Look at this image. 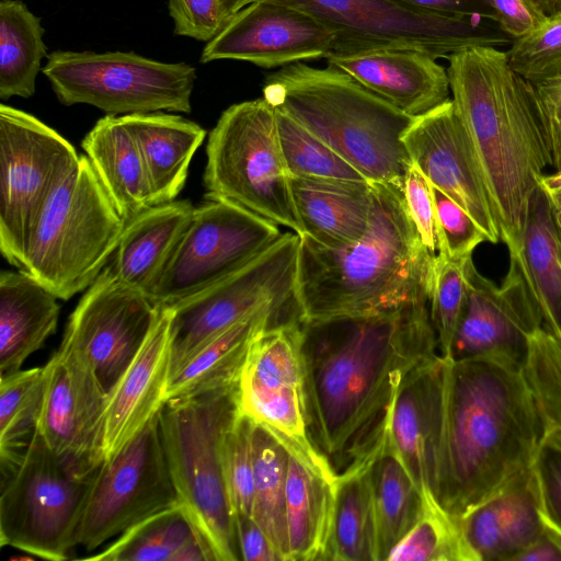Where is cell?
I'll return each mask as SVG.
<instances>
[{"mask_svg": "<svg viewBox=\"0 0 561 561\" xmlns=\"http://www.w3.org/2000/svg\"><path fill=\"white\" fill-rule=\"evenodd\" d=\"M300 323L308 436L337 477L376 454L405 375L440 355L430 300Z\"/></svg>", "mask_w": 561, "mask_h": 561, "instance_id": "cell-1", "label": "cell"}, {"mask_svg": "<svg viewBox=\"0 0 561 561\" xmlns=\"http://www.w3.org/2000/svg\"><path fill=\"white\" fill-rule=\"evenodd\" d=\"M546 434L520 363L442 357L432 493L451 516L529 471Z\"/></svg>", "mask_w": 561, "mask_h": 561, "instance_id": "cell-2", "label": "cell"}, {"mask_svg": "<svg viewBox=\"0 0 561 561\" xmlns=\"http://www.w3.org/2000/svg\"><path fill=\"white\" fill-rule=\"evenodd\" d=\"M447 60L451 100L485 185L500 239L510 254H517L531 196L551 165L528 83L511 68L506 51L496 47H471Z\"/></svg>", "mask_w": 561, "mask_h": 561, "instance_id": "cell-3", "label": "cell"}, {"mask_svg": "<svg viewBox=\"0 0 561 561\" xmlns=\"http://www.w3.org/2000/svg\"><path fill=\"white\" fill-rule=\"evenodd\" d=\"M373 184V209L355 243L299 236L294 299L302 322L381 313L430 300L435 261L408 213L403 188Z\"/></svg>", "mask_w": 561, "mask_h": 561, "instance_id": "cell-4", "label": "cell"}, {"mask_svg": "<svg viewBox=\"0 0 561 561\" xmlns=\"http://www.w3.org/2000/svg\"><path fill=\"white\" fill-rule=\"evenodd\" d=\"M263 98L336 151L369 182L403 188L412 164L402 136L414 122L335 68L301 62L268 75Z\"/></svg>", "mask_w": 561, "mask_h": 561, "instance_id": "cell-5", "label": "cell"}, {"mask_svg": "<svg viewBox=\"0 0 561 561\" xmlns=\"http://www.w3.org/2000/svg\"><path fill=\"white\" fill-rule=\"evenodd\" d=\"M239 411V382L167 400L159 411L165 456L181 503L216 561L241 560L222 463L224 437Z\"/></svg>", "mask_w": 561, "mask_h": 561, "instance_id": "cell-6", "label": "cell"}, {"mask_svg": "<svg viewBox=\"0 0 561 561\" xmlns=\"http://www.w3.org/2000/svg\"><path fill=\"white\" fill-rule=\"evenodd\" d=\"M125 226L89 159L80 156L45 203L21 270L67 300L96 279Z\"/></svg>", "mask_w": 561, "mask_h": 561, "instance_id": "cell-7", "label": "cell"}, {"mask_svg": "<svg viewBox=\"0 0 561 561\" xmlns=\"http://www.w3.org/2000/svg\"><path fill=\"white\" fill-rule=\"evenodd\" d=\"M0 543L61 561L77 533L94 472L65 463L36 431L20 454L0 459Z\"/></svg>", "mask_w": 561, "mask_h": 561, "instance_id": "cell-8", "label": "cell"}, {"mask_svg": "<svg viewBox=\"0 0 561 561\" xmlns=\"http://www.w3.org/2000/svg\"><path fill=\"white\" fill-rule=\"evenodd\" d=\"M206 153L207 195L302 233L279 145L276 110L264 98L224 111L208 136Z\"/></svg>", "mask_w": 561, "mask_h": 561, "instance_id": "cell-9", "label": "cell"}, {"mask_svg": "<svg viewBox=\"0 0 561 561\" xmlns=\"http://www.w3.org/2000/svg\"><path fill=\"white\" fill-rule=\"evenodd\" d=\"M313 15L334 36L331 54L413 49L434 58L512 44L496 22L417 11L396 0H274Z\"/></svg>", "mask_w": 561, "mask_h": 561, "instance_id": "cell-10", "label": "cell"}, {"mask_svg": "<svg viewBox=\"0 0 561 561\" xmlns=\"http://www.w3.org/2000/svg\"><path fill=\"white\" fill-rule=\"evenodd\" d=\"M43 73L64 105L89 104L107 114L191 112L196 70L135 53L56 50Z\"/></svg>", "mask_w": 561, "mask_h": 561, "instance_id": "cell-11", "label": "cell"}, {"mask_svg": "<svg viewBox=\"0 0 561 561\" xmlns=\"http://www.w3.org/2000/svg\"><path fill=\"white\" fill-rule=\"evenodd\" d=\"M79 159L42 121L0 105V251L19 270L45 203Z\"/></svg>", "mask_w": 561, "mask_h": 561, "instance_id": "cell-12", "label": "cell"}, {"mask_svg": "<svg viewBox=\"0 0 561 561\" xmlns=\"http://www.w3.org/2000/svg\"><path fill=\"white\" fill-rule=\"evenodd\" d=\"M299 234L286 232L242 267L172 306L171 375L229 327L267 306L295 302ZM170 375V377H171Z\"/></svg>", "mask_w": 561, "mask_h": 561, "instance_id": "cell-13", "label": "cell"}, {"mask_svg": "<svg viewBox=\"0 0 561 561\" xmlns=\"http://www.w3.org/2000/svg\"><path fill=\"white\" fill-rule=\"evenodd\" d=\"M280 236L273 221L206 194L148 297L159 306L186 299L242 267Z\"/></svg>", "mask_w": 561, "mask_h": 561, "instance_id": "cell-14", "label": "cell"}, {"mask_svg": "<svg viewBox=\"0 0 561 561\" xmlns=\"http://www.w3.org/2000/svg\"><path fill=\"white\" fill-rule=\"evenodd\" d=\"M180 503L158 412L95 470L77 533V546L94 550L147 517Z\"/></svg>", "mask_w": 561, "mask_h": 561, "instance_id": "cell-15", "label": "cell"}, {"mask_svg": "<svg viewBox=\"0 0 561 561\" xmlns=\"http://www.w3.org/2000/svg\"><path fill=\"white\" fill-rule=\"evenodd\" d=\"M161 306L122 284L106 265L69 317L62 343L91 366L108 390L152 329Z\"/></svg>", "mask_w": 561, "mask_h": 561, "instance_id": "cell-16", "label": "cell"}, {"mask_svg": "<svg viewBox=\"0 0 561 561\" xmlns=\"http://www.w3.org/2000/svg\"><path fill=\"white\" fill-rule=\"evenodd\" d=\"M44 368L36 431L65 463L90 474L103 461L107 391L85 359L66 343L61 342Z\"/></svg>", "mask_w": 561, "mask_h": 561, "instance_id": "cell-17", "label": "cell"}, {"mask_svg": "<svg viewBox=\"0 0 561 561\" xmlns=\"http://www.w3.org/2000/svg\"><path fill=\"white\" fill-rule=\"evenodd\" d=\"M463 268L467 298L449 357L503 356L523 365L528 335L543 321L517 257L510 254L500 286L476 268L472 256Z\"/></svg>", "mask_w": 561, "mask_h": 561, "instance_id": "cell-18", "label": "cell"}, {"mask_svg": "<svg viewBox=\"0 0 561 561\" xmlns=\"http://www.w3.org/2000/svg\"><path fill=\"white\" fill-rule=\"evenodd\" d=\"M333 44L332 32L310 13L279 1L254 0L207 42L201 61L234 59L270 69L327 58Z\"/></svg>", "mask_w": 561, "mask_h": 561, "instance_id": "cell-19", "label": "cell"}, {"mask_svg": "<svg viewBox=\"0 0 561 561\" xmlns=\"http://www.w3.org/2000/svg\"><path fill=\"white\" fill-rule=\"evenodd\" d=\"M402 142L430 184L461 206L489 242L497 243L501 239L494 211L453 100L415 117Z\"/></svg>", "mask_w": 561, "mask_h": 561, "instance_id": "cell-20", "label": "cell"}, {"mask_svg": "<svg viewBox=\"0 0 561 561\" xmlns=\"http://www.w3.org/2000/svg\"><path fill=\"white\" fill-rule=\"evenodd\" d=\"M171 307L161 306L145 342L107 392L103 420V461L133 439L165 402L171 375Z\"/></svg>", "mask_w": 561, "mask_h": 561, "instance_id": "cell-21", "label": "cell"}, {"mask_svg": "<svg viewBox=\"0 0 561 561\" xmlns=\"http://www.w3.org/2000/svg\"><path fill=\"white\" fill-rule=\"evenodd\" d=\"M328 67L341 70L403 113L419 117L451 98L447 68L413 49L330 54Z\"/></svg>", "mask_w": 561, "mask_h": 561, "instance_id": "cell-22", "label": "cell"}, {"mask_svg": "<svg viewBox=\"0 0 561 561\" xmlns=\"http://www.w3.org/2000/svg\"><path fill=\"white\" fill-rule=\"evenodd\" d=\"M457 519L471 561H514L546 528L531 468Z\"/></svg>", "mask_w": 561, "mask_h": 561, "instance_id": "cell-23", "label": "cell"}, {"mask_svg": "<svg viewBox=\"0 0 561 561\" xmlns=\"http://www.w3.org/2000/svg\"><path fill=\"white\" fill-rule=\"evenodd\" d=\"M277 438L288 451L286 510L289 561L328 560L337 477L321 455L307 454L290 442Z\"/></svg>", "mask_w": 561, "mask_h": 561, "instance_id": "cell-24", "label": "cell"}, {"mask_svg": "<svg viewBox=\"0 0 561 561\" xmlns=\"http://www.w3.org/2000/svg\"><path fill=\"white\" fill-rule=\"evenodd\" d=\"M440 364L438 355L405 375L388 430L391 445L421 491L432 492L434 484Z\"/></svg>", "mask_w": 561, "mask_h": 561, "instance_id": "cell-25", "label": "cell"}, {"mask_svg": "<svg viewBox=\"0 0 561 561\" xmlns=\"http://www.w3.org/2000/svg\"><path fill=\"white\" fill-rule=\"evenodd\" d=\"M290 185L301 234L328 248L355 243L365 234L371 182L291 178Z\"/></svg>", "mask_w": 561, "mask_h": 561, "instance_id": "cell-26", "label": "cell"}, {"mask_svg": "<svg viewBox=\"0 0 561 561\" xmlns=\"http://www.w3.org/2000/svg\"><path fill=\"white\" fill-rule=\"evenodd\" d=\"M190 201L153 205L126 222L110 264L125 286L149 295L190 222Z\"/></svg>", "mask_w": 561, "mask_h": 561, "instance_id": "cell-27", "label": "cell"}, {"mask_svg": "<svg viewBox=\"0 0 561 561\" xmlns=\"http://www.w3.org/2000/svg\"><path fill=\"white\" fill-rule=\"evenodd\" d=\"M57 299L22 270L1 272L0 376L20 370L55 333L60 311Z\"/></svg>", "mask_w": 561, "mask_h": 561, "instance_id": "cell-28", "label": "cell"}, {"mask_svg": "<svg viewBox=\"0 0 561 561\" xmlns=\"http://www.w3.org/2000/svg\"><path fill=\"white\" fill-rule=\"evenodd\" d=\"M122 118L140 148L152 206L174 201L185 184L191 160L205 139V129L182 116L160 112Z\"/></svg>", "mask_w": 561, "mask_h": 561, "instance_id": "cell-29", "label": "cell"}, {"mask_svg": "<svg viewBox=\"0 0 561 561\" xmlns=\"http://www.w3.org/2000/svg\"><path fill=\"white\" fill-rule=\"evenodd\" d=\"M82 148L126 222L152 206L140 148L122 116L100 118L84 137Z\"/></svg>", "mask_w": 561, "mask_h": 561, "instance_id": "cell-30", "label": "cell"}, {"mask_svg": "<svg viewBox=\"0 0 561 561\" xmlns=\"http://www.w3.org/2000/svg\"><path fill=\"white\" fill-rule=\"evenodd\" d=\"M285 307L267 305L236 322L194 353L169 380L165 401L239 382L256 336Z\"/></svg>", "mask_w": 561, "mask_h": 561, "instance_id": "cell-31", "label": "cell"}, {"mask_svg": "<svg viewBox=\"0 0 561 561\" xmlns=\"http://www.w3.org/2000/svg\"><path fill=\"white\" fill-rule=\"evenodd\" d=\"M83 559L216 561L211 547L182 503L147 517L121 534L99 553Z\"/></svg>", "mask_w": 561, "mask_h": 561, "instance_id": "cell-32", "label": "cell"}, {"mask_svg": "<svg viewBox=\"0 0 561 561\" xmlns=\"http://www.w3.org/2000/svg\"><path fill=\"white\" fill-rule=\"evenodd\" d=\"M513 255L540 310L542 327L561 336L560 237L548 198L539 185L530 199L520 250Z\"/></svg>", "mask_w": 561, "mask_h": 561, "instance_id": "cell-33", "label": "cell"}, {"mask_svg": "<svg viewBox=\"0 0 561 561\" xmlns=\"http://www.w3.org/2000/svg\"><path fill=\"white\" fill-rule=\"evenodd\" d=\"M369 477L378 561H387L391 550L419 520L423 511V494L388 436L370 461Z\"/></svg>", "mask_w": 561, "mask_h": 561, "instance_id": "cell-34", "label": "cell"}, {"mask_svg": "<svg viewBox=\"0 0 561 561\" xmlns=\"http://www.w3.org/2000/svg\"><path fill=\"white\" fill-rule=\"evenodd\" d=\"M373 457L336 478L328 560L378 561L377 526L369 477Z\"/></svg>", "mask_w": 561, "mask_h": 561, "instance_id": "cell-35", "label": "cell"}, {"mask_svg": "<svg viewBox=\"0 0 561 561\" xmlns=\"http://www.w3.org/2000/svg\"><path fill=\"white\" fill-rule=\"evenodd\" d=\"M252 453L254 472L252 517L268 537L280 561H289L286 510L288 451L265 426L254 421Z\"/></svg>", "mask_w": 561, "mask_h": 561, "instance_id": "cell-36", "label": "cell"}, {"mask_svg": "<svg viewBox=\"0 0 561 561\" xmlns=\"http://www.w3.org/2000/svg\"><path fill=\"white\" fill-rule=\"evenodd\" d=\"M41 21L19 0L0 1V98H31L46 55Z\"/></svg>", "mask_w": 561, "mask_h": 561, "instance_id": "cell-37", "label": "cell"}, {"mask_svg": "<svg viewBox=\"0 0 561 561\" xmlns=\"http://www.w3.org/2000/svg\"><path fill=\"white\" fill-rule=\"evenodd\" d=\"M299 317L275 322L253 341L239 383L265 390L304 387Z\"/></svg>", "mask_w": 561, "mask_h": 561, "instance_id": "cell-38", "label": "cell"}, {"mask_svg": "<svg viewBox=\"0 0 561 561\" xmlns=\"http://www.w3.org/2000/svg\"><path fill=\"white\" fill-rule=\"evenodd\" d=\"M44 387V366L0 376V457L21 453L30 444L37 428Z\"/></svg>", "mask_w": 561, "mask_h": 561, "instance_id": "cell-39", "label": "cell"}, {"mask_svg": "<svg viewBox=\"0 0 561 561\" xmlns=\"http://www.w3.org/2000/svg\"><path fill=\"white\" fill-rule=\"evenodd\" d=\"M422 494L419 520L391 550L387 561H471L458 519L440 506L430 490Z\"/></svg>", "mask_w": 561, "mask_h": 561, "instance_id": "cell-40", "label": "cell"}, {"mask_svg": "<svg viewBox=\"0 0 561 561\" xmlns=\"http://www.w3.org/2000/svg\"><path fill=\"white\" fill-rule=\"evenodd\" d=\"M276 116L279 145L290 179L368 181L347 160L294 118L278 110Z\"/></svg>", "mask_w": 561, "mask_h": 561, "instance_id": "cell-41", "label": "cell"}, {"mask_svg": "<svg viewBox=\"0 0 561 561\" xmlns=\"http://www.w3.org/2000/svg\"><path fill=\"white\" fill-rule=\"evenodd\" d=\"M239 408L305 453L319 454L308 436L304 387L265 390L239 383Z\"/></svg>", "mask_w": 561, "mask_h": 561, "instance_id": "cell-42", "label": "cell"}, {"mask_svg": "<svg viewBox=\"0 0 561 561\" xmlns=\"http://www.w3.org/2000/svg\"><path fill=\"white\" fill-rule=\"evenodd\" d=\"M523 371L547 432L561 428V336L543 327L533 330Z\"/></svg>", "mask_w": 561, "mask_h": 561, "instance_id": "cell-43", "label": "cell"}, {"mask_svg": "<svg viewBox=\"0 0 561 561\" xmlns=\"http://www.w3.org/2000/svg\"><path fill=\"white\" fill-rule=\"evenodd\" d=\"M463 262L465 260L438 257L435 263L430 308L442 357L450 356L454 337L466 305L467 282Z\"/></svg>", "mask_w": 561, "mask_h": 561, "instance_id": "cell-44", "label": "cell"}, {"mask_svg": "<svg viewBox=\"0 0 561 561\" xmlns=\"http://www.w3.org/2000/svg\"><path fill=\"white\" fill-rule=\"evenodd\" d=\"M253 423V419L239 411L224 437V472L234 515L252 516L254 494Z\"/></svg>", "mask_w": 561, "mask_h": 561, "instance_id": "cell-45", "label": "cell"}, {"mask_svg": "<svg viewBox=\"0 0 561 561\" xmlns=\"http://www.w3.org/2000/svg\"><path fill=\"white\" fill-rule=\"evenodd\" d=\"M511 68L530 83L561 76V16L512 42L506 51Z\"/></svg>", "mask_w": 561, "mask_h": 561, "instance_id": "cell-46", "label": "cell"}, {"mask_svg": "<svg viewBox=\"0 0 561 561\" xmlns=\"http://www.w3.org/2000/svg\"><path fill=\"white\" fill-rule=\"evenodd\" d=\"M440 240V255L454 261L472 256L486 236L472 217L455 201L431 185Z\"/></svg>", "mask_w": 561, "mask_h": 561, "instance_id": "cell-47", "label": "cell"}, {"mask_svg": "<svg viewBox=\"0 0 561 561\" xmlns=\"http://www.w3.org/2000/svg\"><path fill=\"white\" fill-rule=\"evenodd\" d=\"M403 195L422 244L436 262L440 255V240L432 187L413 163L404 179Z\"/></svg>", "mask_w": 561, "mask_h": 561, "instance_id": "cell-48", "label": "cell"}, {"mask_svg": "<svg viewBox=\"0 0 561 561\" xmlns=\"http://www.w3.org/2000/svg\"><path fill=\"white\" fill-rule=\"evenodd\" d=\"M531 470L543 520L561 534V447L545 437Z\"/></svg>", "mask_w": 561, "mask_h": 561, "instance_id": "cell-49", "label": "cell"}, {"mask_svg": "<svg viewBox=\"0 0 561 561\" xmlns=\"http://www.w3.org/2000/svg\"><path fill=\"white\" fill-rule=\"evenodd\" d=\"M174 33L209 42L228 23L220 0H168Z\"/></svg>", "mask_w": 561, "mask_h": 561, "instance_id": "cell-50", "label": "cell"}, {"mask_svg": "<svg viewBox=\"0 0 561 561\" xmlns=\"http://www.w3.org/2000/svg\"><path fill=\"white\" fill-rule=\"evenodd\" d=\"M527 83L549 147L551 167L556 172H561V76Z\"/></svg>", "mask_w": 561, "mask_h": 561, "instance_id": "cell-51", "label": "cell"}, {"mask_svg": "<svg viewBox=\"0 0 561 561\" xmlns=\"http://www.w3.org/2000/svg\"><path fill=\"white\" fill-rule=\"evenodd\" d=\"M491 5L496 24L512 41L531 34L549 20L537 0H491Z\"/></svg>", "mask_w": 561, "mask_h": 561, "instance_id": "cell-52", "label": "cell"}, {"mask_svg": "<svg viewBox=\"0 0 561 561\" xmlns=\"http://www.w3.org/2000/svg\"><path fill=\"white\" fill-rule=\"evenodd\" d=\"M236 534L241 560L280 561L268 537L252 516L236 514Z\"/></svg>", "mask_w": 561, "mask_h": 561, "instance_id": "cell-53", "label": "cell"}, {"mask_svg": "<svg viewBox=\"0 0 561 561\" xmlns=\"http://www.w3.org/2000/svg\"><path fill=\"white\" fill-rule=\"evenodd\" d=\"M417 11L459 19L494 20L491 0H396Z\"/></svg>", "mask_w": 561, "mask_h": 561, "instance_id": "cell-54", "label": "cell"}, {"mask_svg": "<svg viewBox=\"0 0 561 561\" xmlns=\"http://www.w3.org/2000/svg\"><path fill=\"white\" fill-rule=\"evenodd\" d=\"M514 561H561V534L546 524L542 534Z\"/></svg>", "mask_w": 561, "mask_h": 561, "instance_id": "cell-55", "label": "cell"}, {"mask_svg": "<svg viewBox=\"0 0 561 561\" xmlns=\"http://www.w3.org/2000/svg\"><path fill=\"white\" fill-rule=\"evenodd\" d=\"M538 185L548 198L551 214L561 238V172L554 171L552 174H543Z\"/></svg>", "mask_w": 561, "mask_h": 561, "instance_id": "cell-56", "label": "cell"}, {"mask_svg": "<svg viewBox=\"0 0 561 561\" xmlns=\"http://www.w3.org/2000/svg\"><path fill=\"white\" fill-rule=\"evenodd\" d=\"M254 0H220L222 9L230 20L237 12L253 2Z\"/></svg>", "mask_w": 561, "mask_h": 561, "instance_id": "cell-57", "label": "cell"}, {"mask_svg": "<svg viewBox=\"0 0 561 561\" xmlns=\"http://www.w3.org/2000/svg\"><path fill=\"white\" fill-rule=\"evenodd\" d=\"M549 18L561 16V0H537Z\"/></svg>", "mask_w": 561, "mask_h": 561, "instance_id": "cell-58", "label": "cell"}, {"mask_svg": "<svg viewBox=\"0 0 561 561\" xmlns=\"http://www.w3.org/2000/svg\"><path fill=\"white\" fill-rule=\"evenodd\" d=\"M546 438L561 447V428L547 432Z\"/></svg>", "mask_w": 561, "mask_h": 561, "instance_id": "cell-59", "label": "cell"}, {"mask_svg": "<svg viewBox=\"0 0 561 561\" xmlns=\"http://www.w3.org/2000/svg\"><path fill=\"white\" fill-rule=\"evenodd\" d=\"M560 237V236H559ZM560 250H561V238H560Z\"/></svg>", "mask_w": 561, "mask_h": 561, "instance_id": "cell-60", "label": "cell"}]
</instances>
